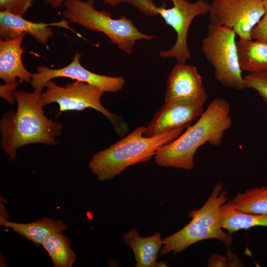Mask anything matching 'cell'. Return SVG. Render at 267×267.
<instances>
[{
    "label": "cell",
    "instance_id": "6da1fadb",
    "mask_svg": "<svg viewBox=\"0 0 267 267\" xmlns=\"http://www.w3.org/2000/svg\"><path fill=\"white\" fill-rule=\"evenodd\" d=\"M42 91H15L16 111L10 110L1 117L0 147L13 162L16 159L17 150L22 146L37 143L47 145L58 143L55 138L61 134L63 126L44 115L40 98Z\"/></svg>",
    "mask_w": 267,
    "mask_h": 267
},
{
    "label": "cell",
    "instance_id": "7a4b0ae2",
    "mask_svg": "<svg viewBox=\"0 0 267 267\" xmlns=\"http://www.w3.org/2000/svg\"><path fill=\"white\" fill-rule=\"evenodd\" d=\"M230 110L227 100L214 99L192 126L156 152V163L162 167L191 170L199 147L207 142L214 146L221 143L225 131L231 125Z\"/></svg>",
    "mask_w": 267,
    "mask_h": 267
},
{
    "label": "cell",
    "instance_id": "3957f363",
    "mask_svg": "<svg viewBox=\"0 0 267 267\" xmlns=\"http://www.w3.org/2000/svg\"><path fill=\"white\" fill-rule=\"evenodd\" d=\"M145 128H136L108 148L93 155L88 167L99 181L111 179L128 167L149 161L161 147L177 138L185 129L178 128L147 137L143 135Z\"/></svg>",
    "mask_w": 267,
    "mask_h": 267
},
{
    "label": "cell",
    "instance_id": "277c9868",
    "mask_svg": "<svg viewBox=\"0 0 267 267\" xmlns=\"http://www.w3.org/2000/svg\"><path fill=\"white\" fill-rule=\"evenodd\" d=\"M222 188V182L215 184L202 207L189 213V217L192 218L189 223L177 232L162 239L161 255H167L171 252L180 253L196 242L208 239L220 240L228 247L231 245L232 234L225 232L221 225V207L228 200L227 192Z\"/></svg>",
    "mask_w": 267,
    "mask_h": 267
},
{
    "label": "cell",
    "instance_id": "5b68a950",
    "mask_svg": "<svg viewBox=\"0 0 267 267\" xmlns=\"http://www.w3.org/2000/svg\"><path fill=\"white\" fill-rule=\"evenodd\" d=\"M63 6L64 19L89 30L102 33L127 54L132 52L137 41L155 38L140 32L132 20L125 15L114 19L109 12L96 9L94 0H67Z\"/></svg>",
    "mask_w": 267,
    "mask_h": 267
},
{
    "label": "cell",
    "instance_id": "8992f818",
    "mask_svg": "<svg viewBox=\"0 0 267 267\" xmlns=\"http://www.w3.org/2000/svg\"><path fill=\"white\" fill-rule=\"evenodd\" d=\"M171 8L157 6L153 0H125L147 15L159 14L177 34L176 41L169 49L161 50L162 58H175L177 63H185L191 56L187 44V35L190 24L198 16L208 14L210 3L205 0L191 2L187 0H171Z\"/></svg>",
    "mask_w": 267,
    "mask_h": 267
},
{
    "label": "cell",
    "instance_id": "52a82bcc",
    "mask_svg": "<svg viewBox=\"0 0 267 267\" xmlns=\"http://www.w3.org/2000/svg\"><path fill=\"white\" fill-rule=\"evenodd\" d=\"M236 35L229 28L209 23L201 51L213 67L219 82L227 88L242 90L245 88L244 77L238 62Z\"/></svg>",
    "mask_w": 267,
    "mask_h": 267
},
{
    "label": "cell",
    "instance_id": "ba28073f",
    "mask_svg": "<svg viewBox=\"0 0 267 267\" xmlns=\"http://www.w3.org/2000/svg\"><path fill=\"white\" fill-rule=\"evenodd\" d=\"M46 91L41 92L40 98L44 104H58L59 111H83L91 108L100 112L110 122L116 133L124 135L127 126L118 115L103 106L100 99L104 91L88 83L76 81L64 87L56 85L52 80L45 84Z\"/></svg>",
    "mask_w": 267,
    "mask_h": 267
},
{
    "label": "cell",
    "instance_id": "9c48e42d",
    "mask_svg": "<svg viewBox=\"0 0 267 267\" xmlns=\"http://www.w3.org/2000/svg\"><path fill=\"white\" fill-rule=\"evenodd\" d=\"M262 0H213L210 23L233 30L239 38L251 40V32L266 14Z\"/></svg>",
    "mask_w": 267,
    "mask_h": 267
},
{
    "label": "cell",
    "instance_id": "30bf717a",
    "mask_svg": "<svg viewBox=\"0 0 267 267\" xmlns=\"http://www.w3.org/2000/svg\"><path fill=\"white\" fill-rule=\"evenodd\" d=\"M81 56V54L77 52L72 62L61 68L38 66L36 72L32 74L31 86L34 89L42 90L48 81L56 78L65 77L95 86L104 92L114 93L122 89L126 82L124 78L99 75L90 71L80 63Z\"/></svg>",
    "mask_w": 267,
    "mask_h": 267
},
{
    "label": "cell",
    "instance_id": "8fae6325",
    "mask_svg": "<svg viewBox=\"0 0 267 267\" xmlns=\"http://www.w3.org/2000/svg\"><path fill=\"white\" fill-rule=\"evenodd\" d=\"M204 105L193 98H180L165 102L145 127L144 136H156L180 127L187 128L203 114Z\"/></svg>",
    "mask_w": 267,
    "mask_h": 267
},
{
    "label": "cell",
    "instance_id": "7c38bea8",
    "mask_svg": "<svg viewBox=\"0 0 267 267\" xmlns=\"http://www.w3.org/2000/svg\"><path fill=\"white\" fill-rule=\"evenodd\" d=\"M180 98H193L205 104L208 95L196 67L177 63L167 80L165 102Z\"/></svg>",
    "mask_w": 267,
    "mask_h": 267
},
{
    "label": "cell",
    "instance_id": "4fadbf2b",
    "mask_svg": "<svg viewBox=\"0 0 267 267\" xmlns=\"http://www.w3.org/2000/svg\"><path fill=\"white\" fill-rule=\"evenodd\" d=\"M68 23L64 19L51 23L33 22L24 19L23 16L0 11V39H11L23 34H29L39 43L46 46L48 40L52 38L53 35V31L50 28L53 26L70 30L79 37H82L69 27Z\"/></svg>",
    "mask_w": 267,
    "mask_h": 267
},
{
    "label": "cell",
    "instance_id": "5bb4252c",
    "mask_svg": "<svg viewBox=\"0 0 267 267\" xmlns=\"http://www.w3.org/2000/svg\"><path fill=\"white\" fill-rule=\"evenodd\" d=\"M25 35L11 39H0V78L5 84H15L17 78L22 82H31L32 74L26 69L22 60V55L25 51L21 44Z\"/></svg>",
    "mask_w": 267,
    "mask_h": 267
},
{
    "label": "cell",
    "instance_id": "9a60e30c",
    "mask_svg": "<svg viewBox=\"0 0 267 267\" xmlns=\"http://www.w3.org/2000/svg\"><path fill=\"white\" fill-rule=\"evenodd\" d=\"M0 225L12 229L36 246L42 245L48 235L54 233H62L67 228V224L62 220H54L47 217L29 223L15 222L1 219Z\"/></svg>",
    "mask_w": 267,
    "mask_h": 267
},
{
    "label": "cell",
    "instance_id": "2e32d148",
    "mask_svg": "<svg viewBox=\"0 0 267 267\" xmlns=\"http://www.w3.org/2000/svg\"><path fill=\"white\" fill-rule=\"evenodd\" d=\"M124 243L133 250L135 267H154L157 266L158 253L163 245L160 232L149 237H142L137 230L132 229L123 236Z\"/></svg>",
    "mask_w": 267,
    "mask_h": 267
},
{
    "label": "cell",
    "instance_id": "e0dca14e",
    "mask_svg": "<svg viewBox=\"0 0 267 267\" xmlns=\"http://www.w3.org/2000/svg\"><path fill=\"white\" fill-rule=\"evenodd\" d=\"M236 44L238 62L242 71H267V44L253 39L239 38Z\"/></svg>",
    "mask_w": 267,
    "mask_h": 267
},
{
    "label": "cell",
    "instance_id": "ac0fdd59",
    "mask_svg": "<svg viewBox=\"0 0 267 267\" xmlns=\"http://www.w3.org/2000/svg\"><path fill=\"white\" fill-rule=\"evenodd\" d=\"M220 222L222 227L232 234L240 229H247L254 226L267 227V215L243 213L237 210L230 200L221 207Z\"/></svg>",
    "mask_w": 267,
    "mask_h": 267
},
{
    "label": "cell",
    "instance_id": "d6986e66",
    "mask_svg": "<svg viewBox=\"0 0 267 267\" xmlns=\"http://www.w3.org/2000/svg\"><path fill=\"white\" fill-rule=\"evenodd\" d=\"M71 240L62 233L48 235L42 245L50 257L54 267H71L76 255L71 248Z\"/></svg>",
    "mask_w": 267,
    "mask_h": 267
},
{
    "label": "cell",
    "instance_id": "ffe728a7",
    "mask_svg": "<svg viewBox=\"0 0 267 267\" xmlns=\"http://www.w3.org/2000/svg\"><path fill=\"white\" fill-rule=\"evenodd\" d=\"M230 201L237 210L243 213L267 215V187L263 185L238 192Z\"/></svg>",
    "mask_w": 267,
    "mask_h": 267
},
{
    "label": "cell",
    "instance_id": "44dd1931",
    "mask_svg": "<svg viewBox=\"0 0 267 267\" xmlns=\"http://www.w3.org/2000/svg\"><path fill=\"white\" fill-rule=\"evenodd\" d=\"M245 88L255 89L267 104V71L249 73L244 77Z\"/></svg>",
    "mask_w": 267,
    "mask_h": 267
},
{
    "label": "cell",
    "instance_id": "7402d4cb",
    "mask_svg": "<svg viewBox=\"0 0 267 267\" xmlns=\"http://www.w3.org/2000/svg\"><path fill=\"white\" fill-rule=\"evenodd\" d=\"M207 266L210 267H244V264L228 247L225 256L212 254L208 259Z\"/></svg>",
    "mask_w": 267,
    "mask_h": 267
},
{
    "label": "cell",
    "instance_id": "603a6c76",
    "mask_svg": "<svg viewBox=\"0 0 267 267\" xmlns=\"http://www.w3.org/2000/svg\"><path fill=\"white\" fill-rule=\"evenodd\" d=\"M34 0H0V10L23 16Z\"/></svg>",
    "mask_w": 267,
    "mask_h": 267
},
{
    "label": "cell",
    "instance_id": "cb8c5ba5",
    "mask_svg": "<svg viewBox=\"0 0 267 267\" xmlns=\"http://www.w3.org/2000/svg\"><path fill=\"white\" fill-rule=\"evenodd\" d=\"M251 38L267 44V12L253 29Z\"/></svg>",
    "mask_w": 267,
    "mask_h": 267
},
{
    "label": "cell",
    "instance_id": "d4e9b609",
    "mask_svg": "<svg viewBox=\"0 0 267 267\" xmlns=\"http://www.w3.org/2000/svg\"><path fill=\"white\" fill-rule=\"evenodd\" d=\"M19 82L14 84H5L0 86V96L1 98L4 99L9 104H13L15 103L16 99L15 98V90L20 83Z\"/></svg>",
    "mask_w": 267,
    "mask_h": 267
},
{
    "label": "cell",
    "instance_id": "484cf974",
    "mask_svg": "<svg viewBox=\"0 0 267 267\" xmlns=\"http://www.w3.org/2000/svg\"><path fill=\"white\" fill-rule=\"evenodd\" d=\"M67 0H43L45 4L50 5L53 8H59L63 6L64 2ZM104 2L111 6L117 5L125 0H103Z\"/></svg>",
    "mask_w": 267,
    "mask_h": 267
},
{
    "label": "cell",
    "instance_id": "4316f807",
    "mask_svg": "<svg viewBox=\"0 0 267 267\" xmlns=\"http://www.w3.org/2000/svg\"><path fill=\"white\" fill-rule=\"evenodd\" d=\"M266 12H267V0H262Z\"/></svg>",
    "mask_w": 267,
    "mask_h": 267
}]
</instances>
